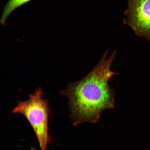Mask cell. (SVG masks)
<instances>
[{
  "mask_svg": "<svg viewBox=\"0 0 150 150\" xmlns=\"http://www.w3.org/2000/svg\"><path fill=\"white\" fill-rule=\"evenodd\" d=\"M12 113L21 114L26 118L34 131L41 150H47L51 140L48 130L50 110L48 100L43 98L42 89L38 88L30 95L28 100L19 103Z\"/></svg>",
  "mask_w": 150,
  "mask_h": 150,
  "instance_id": "2",
  "label": "cell"
},
{
  "mask_svg": "<svg viewBox=\"0 0 150 150\" xmlns=\"http://www.w3.org/2000/svg\"><path fill=\"white\" fill-rule=\"evenodd\" d=\"M106 50L99 63L80 81L69 84L62 93L68 97L73 125L88 122L95 123L103 110L113 108L114 93L108 81L117 73L111 70L116 50L107 58Z\"/></svg>",
  "mask_w": 150,
  "mask_h": 150,
  "instance_id": "1",
  "label": "cell"
},
{
  "mask_svg": "<svg viewBox=\"0 0 150 150\" xmlns=\"http://www.w3.org/2000/svg\"><path fill=\"white\" fill-rule=\"evenodd\" d=\"M125 23L150 42V0H127Z\"/></svg>",
  "mask_w": 150,
  "mask_h": 150,
  "instance_id": "3",
  "label": "cell"
},
{
  "mask_svg": "<svg viewBox=\"0 0 150 150\" xmlns=\"http://www.w3.org/2000/svg\"><path fill=\"white\" fill-rule=\"evenodd\" d=\"M31 0H9L4 9L1 20L2 25H4L9 15L18 7Z\"/></svg>",
  "mask_w": 150,
  "mask_h": 150,
  "instance_id": "4",
  "label": "cell"
}]
</instances>
